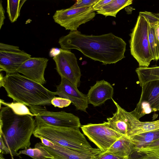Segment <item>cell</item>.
Masks as SVG:
<instances>
[{
  "label": "cell",
  "mask_w": 159,
  "mask_h": 159,
  "mask_svg": "<svg viewBox=\"0 0 159 159\" xmlns=\"http://www.w3.org/2000/svg\"><path fill=\"white\" fill-rule=\"evenodd\" d=\"M26 0H8L7 1V12L11 23L16 21L20 16V11Z\"/></svg>",
  "instance_id": "24"
},
{
  "label": "cell",
  "mask_w": 159,
  "mask_h": 159,
  "mask_svg": "<svg viewBox=\"0 0 159 159\" xmlns=\"http://www.w3.org/2000/svg\"><path fill=\"white\" fill-rule=\"evenodd\" d=\"M132 0H112L96 12L106 17L110 16L116 17V14L120 11L132 4Z\"/></svg>",
  "instance_id": "20"
},
{
  "label": "cell",
  "mask_w": 159,
  "mask_h": 159,
  "mask_svg": "<svg viewBox=\"0 0 159 159\" xmlns=\"http://www.w3.org/2000/svg\"><path fill=\"white\" fill-rule=\"evenodd\" d=\"M84 134L102 152H106L118 139L124 136L111 128L107 122L81 125Z\"/></svg>",
  "instance_id": "8"
},
{
  "label": "cell",
  "mask_w": 159,
  "mask_h": 159,
  "mask_svg": "<svg viewBox=\"0 0 159 159\" xmlns=\"http://www.w3.org/2000/svg\"><path fill=\"white\" fill-rule=\"evenodd\" d=\"M148 22V38L153 60H159V49L157 40L156 28L159 24V13L145 11Z\"/></svg>",
  "instance_id": "17"
},
{
  "label": "cell",
  "mask_w": 159,
  "mask_h": 159,
  "mask_svg": "<svg viewBox=\"0 0 159 159\" xmlns=\"http://www.w3.org/2000/svg\"><path fill=\"white\" fill-rule=\"evenodd\" d=\"M135 72L141 87L149 81L159 80V66L139 67L136 69Z\"/></svg>",
  "instance_id": "19"
},
{
  "label": "cell",
  "mask_w": 159,
  "mask_h": 159,
  "mask_svg": "<svg viewBox=\"0 0 159 159\" xmlns=\"http://www.w3.org/2000/svg\"><path fill=\"white\" fill-rule=\"evenodd\" d=\"M125 159H159V147L133 148L130 154Z\"/></svg>",
  "instance_id": "22"
},
{
  "label": "cell",
  "mask_w": 159,
  "mask_h": 159,
  "mask_svg": "<svg viewBox=\"0 0 159 159\" xmlns=\"http://www.w3.org/2000/svg\"><path fill=\"white\" fill-rule=\"evenodd\" d=\"M46 159H51V158H47Z\"/></svg>",
  "instance_id": "37"
},
{
  "label": "cell",
  "mask_w": 159,
  "mask_h": 159,
  "mask_svg": "<svg viewBox=\"0 0 159 159\" xmlns=\"http://www.w3.org/2000/svg\"><path fill=\"white\" fill-rule=\"evenodd\" d=\"M156 35L157 41L159 49V24L157 25L156 30Z\"/></svg>",
  "instance_id": "35"
},
{
  "label": "cell",
  "mask_w": 159,
  "mask_h": 159,
  "mask_svg": "<svg viewBox=\"0 0 159 159\" xmlns=\"http://www.w3.org/2000/svg\"><path fill=\"white\" fill-rule=\"evenodd\" d=\"M98 0H78L72 7H92Z\"/></svg>",
  "instance_id": "27"
},
{
  "label": "cell",
  "mask_w": 159,
  "mask_h": 159,
  "mask_svg": "<svg viewBox=\"0 0 159 159\" xmlns=\"http://www.w3.org/2000/svg\"><path fill=\"white\" fill-rule=\"evenodd\" d=\"M141 87L140 99L132 111L139 119L151 112L159 111V80L149 81Z\"/></svg>",
  "instance_id": "11"
},
{
  "label": "cell",
  "mask_w": 159,
  "mask_h": 159,
  "mask_svg": "<svg viewBox=\"0 0 159 159\" xmlns=\"http://www.w3.org/2000/svg\"><path fill=\"white\" fill-rule=\"evenodd\" d=\"M2 1H0V29H1L2 26L4 24V20L5 19V10L3 8Z\"/></svg>",
  "instance_id": "31"
},
{
  "label": "cell",
  "mask_w": 159,
  "mask_h": 159,
  "mask_svg": "<svg viewBox=\"0 0 159 159\" xmlns=\"http://www.w3.org/2000/svg\"><path fill=\"white\" fill-rule=\"evenodd\" d=\"M59 53L53 57L57 72L77 88L80 84L81 71L74 54L70 50L60 48Z\"/></svg>",
  "instance_id": "9"
},
{
  "label": "cell",
  "mask_w": 159,
  "mask_h": 159,
  "mask_svg": "<svg viewBox=\"0 0 159 159\" xmlns=\"http://www.w3.org/2000/svg\"><path fill=\"white\" fill-rule=\"evenodd\" d=\"M0 87H3L7 96L14 102L29 107L50 106L51 101L57 95L43 85L29 79L18 73L0 74Z\"/></svg>",
  "instance_id": "3"
},
{
  "label": "cell",
  "mask_w": 159,
  "mask_h": 159,
  "mask_svg": "<svg viewBox=\"0 0 159 159\" xmlns=\"http://www.w3.org/2000/svg\"><path fill=\"white\" fill-rule=\"evenodd\" d=\"M125 157L105 152L100 153L98 159H125Z\"/></svg>",
  "instance_id": "28"
},
{
  "label": "cell",
  "mask_w": 159,
  "mask_h": 159,
  "mask_svg": "<svg viewBox=\"0 0 159 159\" xmlns=\"http://www.w3.org/2000/svg\"><path fill=\"white\" fill-rule=\"evenodd\" d=\"M133 147L130 139L123 136L116 141L106 152L126 158L130 154Z\"/></svg>",
  "instance_id": "18"
},
{
  "label": "cell",
  "mask_w": 159,
  "mask_h": 159,
  "mask_svg": "<svg viewBox=\"0 0 159 159\" xmlns=\"http://www.w3.org/2000/svg\"><path fill=\"white\" fill-rule=\"evenodd\" d=\"M29 107L30 111L35 117L36 127L50 126L80 128L82 125L79 118L72 113L63 111H50L40 106Z\"/></svg>",
  "instance_id": "6"
},
{
  "label": "cell",
  "mask_w": 159,
  "mask_h": 159,
  "mask_svg": "<svg viewBox=\"0 0 159 159\" xmlns=\"http://www.w3.org/2000/svg\"><path fill=\"white\" fill-rule=\"evenodd\" d=\"M48 60L45 57H31L19 67L16 73L42 85L45 84L44 72Z\"/></svg>",
  "instance_id": "14"
},
{
  "label": "cell",
  "mask_w": 159,
  "mask_h": 159,
  "mask_svg": "<svg viewBox=\"0 0 159 159\" xmlns=\"http://www.w3.org/2000/svg\"><path fill=\"white\" fill-rule=\"evenodd\" d=\"M0 104L10 107L16 113L19 115H34L25 105L15 102L11 103L7 102L0 99Z\"/></svg>",
  "instance_id": "25"
},
{
  "label": "cell",
  "mask_w": 159,
  "mask_h": 159,
  "mask_svg": "<svg viewBox=\"0 0 159 159\" xmlns=\"http://www.w3.org/2000/svg\"><path fill=\"white\" fill-rule=\"evenodd\" d=\"M129 138L133 148H140L159 139V129L135 135Z\"/></svg>",
  "instance_id": "21"
},
{
  "label": "cell",
  "mask_w": 159,
  "mask_h": 159,
  "mask_svg": "<svg viewBox=\"0 0 159 159\" xmlns=\"http://www.w3.org/2000/svg\"><path fill=\"white\" fill-rule=\"evenodd\" d=\"M92 7H73L57 10L53 18L54 21L70 31L77 30L79 26L92 20L96 16Z\"/></svg>",
  "instance_id": "7"
},
{
  "label": "cell",
  "mask_w": 159,
  "mask_h": 159,
  "mask_svg": "<svg viewBox=\"0 0 159 159\" xmlns=\"http://www.w3.org/2000/svg\"><path fill=\"white\" fill-rule=\"evenodd\" d=\"M63 147L76 150L94 149L88 142L79 128H61L50 126L36 127L33 134Z\"/></svg>",
  "instance_id": "4"
},
{
  "label": "cell",
  "mask_w": 159,
  "mask_h": 159,
  "mask_svg": "<svg viewBox=\"0 0 159 159\" xmlns=\"http://www.w3.org/2000/svg\"><path fill=\"white\" fill-rule=\"evenodd\" d=\"M57 95L70 100L77 110L86 112L88 107L87 95L80 91L77 87L65 78H61L60 83L56 86Z\"/></svg>",
  "instance_id": "12"
},
{
  "label": "cell",
  "mask_w": 159,
  "mask_h": 159,
  "mask_svg": "<svg viewBox=\"0 0 159 159\" xmlns=\"http://www.w3.org/2000/svg\"><path fill=\"white\" fill-rule=\"evenodd\" d=\"M61 48L80 51L86 57L104 65L116 63L125 58L126 43L111 33L99 35H88L78 30L61 37Z\"/></svg>",
  "instance_id": "1"
},
{
  "label": "cell",
  "mask_w": 159,
  "mask_h": 159,
  "mask_svg": "<svg viewBox=\"0 0 159 159\" xmlns=\"http://www.w3.org/2000/svg\"><path fill=\"white\" fill-rule=\"evenodd\" d=\"M31 55L17 46L0 43V70L6 74L16 73V71Z\"/></svg>",
  "instance_id": "10"
},
{
  "label": "cell",
  "mask_w": 159,
  "mask_h": 159,
  "mask_svg": "<svg viewBox=\"0 0 159 159\" xmlns=\"http://www.w3.org/2000/svg\"><path fill=\"white\" fill-rule=\"evenodd\" d=\"M19 155L25 154L28 155L33 159H53V157L43 147L41 143H36L34 148L30 147L19 151Z\"/></svg>",
  "instance_id": "23"
},
{
  "label": "cell",
  "mask_w": 159,
  "mask_h": 159,
  "mask_svg": "<svg viewBox=\"0 0 159 159\" xmlns=\"http://www.w3.org/2000/svg\"><path fill=\"white\" fill-rule=\"evenodd\" d=\"M0 159H5L3 157L2 155V154L0 153Z\"/></svg>",
  "instance_id": "36"
},
{
  "label": "cell",
  "mask_w": 159,
  "mask_h": 159,
  "mask_svg": "<svg viewBox=\"0 0 159 159\" xmlns=\"http://www.w3.org/2000/svg\"><path fill=\"white\" fill-rule=\"evenodd\" d=\"M0 152L2 154H11V153L9 150L6 146L4 143L2 138L0 136Z\"/></svg>",
  "instance_id": "30"
},
{
  "label": "cell",
  "mask_w": 159,
  "mask_h": 159,
  "mask_svg": "<svg viewBox=\"0 0 159 159\" xmlns=\"http://www.w3.org/2000/svg\"><path fill=\"white\" fill-rule=\"evenodd\" d=\"M60 51V48H52L50 50L49 54L51 57H53L57 55L59 53Z\"/></svg>",
  "instance_id": "33"
},
{
  "label": "cell",
  "mask_w": 159,
  "mask_h": 159,
  "mask_svg": "<svg viewBox=\"0 0 159 159\" xmlns=\"http://www.w3.org/2000/svg\"><path fill=\"white\" fill-rule=\"evenodd\" d=\"M128 122L127 137H130L138 134L159 129V120L150 121H140L131 112L125 111Z\"/></svg>",
  "instance_id": "16"
},
{
  "label": "cell",
  "mask_w": 159,
  "mask_h": 159,
  "mask_svg": "<svg viewBox=\"0 0 159 159\" xmlns=\"http://www.w3.org/2000/svg\"><path fill=\"white\" fill-rule=\"evenodd\" d=\"M148 25L144 11L140 12L129 35L130 53L139 67H148L153 60L148 38Z\"/></svg>",
  "instance_id": "5"
},
{
  "label": "cell",
  "mask_w": 159,
  "mask_h": 159,
  "mask_svg": "<svg viewBox=\"0 0 159 159\" xmlns=\"http://www.w3.org/2000/svg\"><path fill=\"white\" fill-rule=\"evenodd\" d=\"M113 93V88L110 83L104 80L97 81L87 94L88 103L94 107L99 106L112 99Z\"/></svg>",
  "instance_id": "15"
},
{
  "label": "cell",
  "mask_w": 159,
  "mask_h": 159,
  "mask_svg": "<svg viewBox=\"0 0 159 159\" xmlns=\"http://www.w3.org/2000/svg\"><path fill=\"white\" fill-rule=\"evenodd\" d=\"M0 125L1 136L11 155L21 158L18 151L29 148L30 138L36 127L33 116L19 115L9 107L0 106Z\"/></svg>",
  "instance_id": "2"
},
{
  "label": "cell",
  "mask_w": 159,
  "mask_h": 159,
  "mask_svg": "<svg viewBox=\"0 0 159 159\" xmlns=\"http://www.w3.org/2000/svg\"><path fill=\"white\" fill-rule=\"evenodd\" d=\"M112 0H98L93 6L92 7L95 11L99 10L102 7L108 4Z\"/></svg>",
  "instance_id": "29"
},
{
  "label": "cell",
  "mask_w": 159,
  "mask_h": 159,
  "mask_svg": "<svg viewBox=\"0 0 159 159\" xmlns=\"http://www.w3.org/2000/svg\"><path fill=\"white\" fill-rule=\"evenodd\" d=\"M52 143L53 144L51 146H47L42 143L44 148L53 157V159H98L102 152L98 148L90 150H76Z\"/></svg>",
  "instance_id": "13"
},
{
  "label": "cell",
  "mask_w": 159,
  "mask_h": 159,
  "mask_svg": "<svg viewBox=\"0 0 159 159\" xmlns=\"http://www.w3.org/2000/svg\"><path fill=\"white\" fill-rule=\"evenodd\" d=\"M158 147H159V139L154 141L148 144L143 146L140 148H148Z\"/></svg>",
  "instance_id": "32"
},
{
  "label": "cell",
  "mask_w": 159,
  "mask_h": 159,
  "mask_svg": "<svg viewBox=\"0 0 159 159\" xmlns=\"http://www.w3.org/2000/svg\"><path fill=\"white\" fill-rule=\"evenodd\" d=\"M51 104L55 107L62 108L68 106L71 103L68 99L61 97H55L51 101Z\"/></svg>",
  "instance_id": "26"
},
{
  "label": "cell",
  "mask_w": 159,
  "mask_h": 159,
  "mask_svg": "<svg viewBox=\"0 0 159 159\" xmlns=\"http://www.w3.org/2000/svg\"><path fill=\"white\" fill-rule=\"evenodd\" d=\"M39 139H40L41 143L46 146H51L53 144V143L52 142L48 140L42 138H40Z\"/></svg>",
  "instance_id": "34"
}]
</instances>
